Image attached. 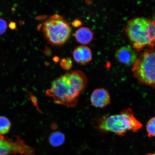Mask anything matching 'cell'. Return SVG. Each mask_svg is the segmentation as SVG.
<instances>
[{
    "label": "cell",
    "instance_id": "obj_15",
    "mask_svg": "<svg viewBox=\"0 0 155 155\" xmlns=\"http://www.w3.org/2000/svg\"><path fill=\"white\" fill-rule=\"evenodd\" d=\"M7 28V22L4 19L0 18V35L4 34L6 31Z\"/></svg>",
    "mask_w": 155,
    "mask_h": 155
},
{
    "label": "cell",
    "instance_id": "obj_4",
    "mask_svg": "<svg viewBox=\"0 0 155 155\" xmlns=\"http://www.w3.org/2000/svg\"><path fill=\"white\" fill-rule=\"evenodd\" d=\"M132 71L140 83L155 87V48L147 50L137 58Z\"/></svg>",
    "mask_w": 155,
    "mask_h": 155
},
{
    "label": "cell",
    "instance_id": "obj_16",
    "mask_svg": "<svg viewBox=\"0 0 155 155\" xmlns=\"http://www.w3.org/2000/svg\"><path fill=\"white\" fill-rule=\"evenodd\" d=\"M82 24V22H81V21L78 20V19H76V20L72 22V26L76 27V28L81 26Z\"/></svg>",
    "mask_w": 155,
    "mask_h": 155
},
{
    "label": "cell",
    "instance_id": "obj_8",
    "mask_svg": "<svg viewBox=\"0 0 155 155\" xmlns=\"http://www.w3.org/2000/svg\"><path fill=\"white\" fill-rule=\"evenodd\" d=\"M90 100L92 105L95 107L103 108L109 104L110 95L105 89L97 88L93 91L91 96Z\"/></svg>",
    "mask_w": 155,
    "mask_h": 155
},
{
    "label": "cell",
    "instance_id": "obj_1",
    "mask_svg": "<svg viewBox=\"0 0 155 155\" xmlns=\"http://www.w3.org/2000/svg\"><path fill=\"white\" fill-rule=\"evenodd\" d=\"M98 126L102 131L113 133L122 137L127 131H138L142 125L135 117L131 108H127L120 114L105 116L99 119Z\"/></svg>",
    "mask_w": 155,
    "mask_h": 155
},
{
    "label": "cell",
    "instance_id": "obj_6",
    "mask_svg": "<svg viewBox=\"0 0 155 155\" xmlns=\"http://www.w3.org/2000/svg\"><path fill=\"white\" fill-rule=\"evenodd\" d=\"M34 152V149L20 138H18L15 141L0 135V155H32Z\"/></svg>",
    "mask_w": 155,
    "mask_h": 155
},
{
    "label": "cell",
    "instance_id": "obj_10",
    "mask_svg": "<svg viewBox=\"0 0 155 155\" xmlns=\"http://www.w3.org/2000/svg\"><path fill=\"white\" fill-rule=\"evenodd\" d=\"M94 33L87 27H82L75 32L74 36L77 42L82 45H87L92 41Z\"/></svg>",
    "mask_w": 155,
    "mask_h": 155
},
{
    "label": "cell",
    "instance_id": "obj_5",
    "mask_svg": "<svg viewBox=\"0 0 155 155\" xmlns=\"http://www.w3.org/2000/svg\"><path fill=\"white\" fill-rule=\"evenodd\" d=\"M150 22V20L138 18L127 23L126 31L136 49L141 50L147 46H153L149 34Z\"/></svg>",
    "mask_w": 155,
    "mask_h": 155
},
{
    "label": "cell",
    "instance_id": "obj_7",
    "mask_svg": "<svg viewBox=\"0 0 155 155\" xmlns=\"http://www.w3.org/2000/svg\"><path fill=\"white\" fill-rule=\"evenodd\" d=\"M115 59L119 62L127 66L134 65L137 59L134 50L130 45L123 46L115 53Z\"/></svg>",
    "mask_w": 155,
    "mask_h": 155
},
{
    "label": "cell",
    "instance_id": "obj_19",
    "mask_svg": "<svg viewBox=\"0 0 155 155\" xmlns=\"http://www.w3.org/2000/svg\"><path fill=\"white\" fill-rule=\"evenodd\" d=\"M146 155H155V153H149Z\"/></svg>",
    "mask_w": 155,
    "mask_h": 155
},
{
    "label": "cell",
    "instance_id": "obj_13",
    "mask_svg": "<svg viewBox=\"0 0 155 155\" xmlns=\"http://www.w3.org/2000/svg\"><path fill=\"white\" fill-rule=\"evenodd\" d=\"M146 130L149 137H155V117L149 120L146 125Z\"/></svg>",
    "mask_w": 155,
    "mask_h": 155
},
{
    "label": "cell",
    "instance_id": "obj_9",
    "mask_svg": "<svg viewBox=\"0 0 155 155\" xmlns=\"http://www.w3.org/2000/svg\"><path fill=\"white\" fill-rule=\"evenodd\" d=\"M73 57L77 63L82 65L86 64L92 60L91 50L86 46H79L73 51Z\"/></svg>",
    "mask_w": 155,
    "mask_h": 155
},
{
    "label": "cell",
    "instance_id": "obj_11",
    "mask_svg": "<svg viewBox=\"0 0 155 155\" xmlns=\"http://www.w3.org/2000/svg\"><path fill=\"white\" fill-rule=\"evenodd\" d=\"M65 135L61 132H54L50 135L49 142L52 146L58 147L62 145L65 141Z\"/></svg>",
    "mask_w": 155,
    "mask_h": 155
},
{
    "label": "cell",
    "instance_id": "obj_2",
    "mask_svg": "<svg viewBox=\"0 0 155 155\" xmlns=\"http://www.w3.org/2000/svg\"><path fill=\"white\" fill-rule=\"evenodd\" d=\"M81 93L67 73L54 80L46 94V96L53 98L55 104L72 108L76 106Z\"/></svg>",
    "mask_w": 155,
    "mask_h": 155
},
{
    "label": "cell",
    "instance_id": "obj_12",
    "mask_svg": "<svg viewBox=\"0 0 155 155\" xmlns=\"http://www.w3.org/2000/svg\"><path fill=\"white\" fill-rule=\"evenodd\" d=\"M11 123L6 117L0 116V135L7 134L11 127Z\"/></svg>",
    "mask_w": 155,
    "mask_h": 155
},
{
    "label": "cell",
    "instance_id": "obj_17",
    "mask_svg": "<svg viewBox=\"0 0 155 155\" xmlns=\"http://www.w3.org/2000/svg\"><path fill=\"white\" fill-rule=\"evenodd\" d=\"M12 26L10 27L12 29H15V27H16L14 23L12 22L10 23V24L9 25V26Z\"/></svg>",
    "mask_w": 155,
    "mask_h": 155
},
{
    "label": "cell",
    "instance_id": "obj_3",
    "mask_svg": "<svg viewBox=\"0 0 155 155\" xmlns=\"http://www.w3.org/2000/svg\"><path fill=\"white\" fill-rule=\"evenodd\" d=\"M43 32L48 42L53 45L61 46L71 37V28L63 17L55 15L47 19L43 25Z\"/></svg>",
    "mask_w": 155,
    "mask_h": 155
},
{
    "label": "cell",
    "instance_id": "obj_14",
    "mask_svg": "<svg viewBox=\"0 0 155 155\" xmlns=\"http://www.w3.org/2000/svg\"><path fill=\"white\" fill-rule=\"evenodd\" d=\"M61 66L65 70L68 71L72 67V61L70 58H64L60 61Z\"/></svg>",
    "mask_w": 155,
    "mask_h": 155
},
{
    "label": "cell",
    "instance_id": "obj_18",
    "mask_svg": "<svg viewBox=\"0 0 155 155\" xmlns=\"http://www.w3.org/2000/svg\"><path fill=\"white\" fill-rule=\"evenodd\" d=\"M53 61L55 62H58L59 61V58L58 57H55L53 58Z\"/></svg>",
    "mask_w": 155,
    "mask_h": 155
}]
</instances>
